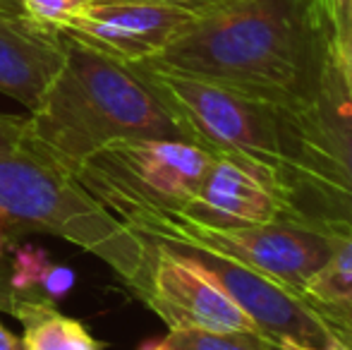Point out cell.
<instances>
[{"mask_svg":"<svg viewBox=\"0 0 352 350\" xmlns=\"http://www.w3.org/2000/svg\"><path fill=\"white\" fill-rule=\"evenodd\" d=\"M324 350H350V346L343 341V338H338L333 331H331V338H329V343H326Z\"/></svg>","mask_w":352,"mask_h":350,"instance_id":"484cf974","label":"cell"},{"mask_svg":"<svg viewBox=\"0 0 352 350\" xmlns=\"http://www.w3.org/2000/svg\"><path fill=\"white\" fill-rule=\"evenodd\" d=\"M0 226L46 230L106 262L132 285L146 240L101 204L77 175L32 146L0 154Z\"/></svg>","mask_w":352,"mask_h":350,"instance_id":"3957f363","label":"cell"},{"mask_svg":"<svg viewBox=\"0 0 352 350\" xmlns=\"http://www.w3.org/2000/svg\"><path fill=\"white\" fill-rule=\"evenodd\" d=\"M314 226L326 233L331 250L326 262L302 285L300 295L326 307L352 305V221H319Z\"/></svg>","mask_w":352,"mask_h":350,"instance_id":"5bb4252c","label":"cell"},{"mask_svg":"<svg viewBox=\"0 0 352 350\" xmlns=\"http://www.w3.org/2000/svg\"><path fill=\"white\" fill-rule=\"evenodd\" d=\"M146 3L173 5V8L190 10V12H197V14H206V12H213V10L226 8V5L237 3V0H146Z\"/></svg>","mask_w":352,"mask_h":350,"instance_id":"7402d4cb","label":"cell"},{"mask_svg":"<svg viewBox=\"0 0 352 350\" xmlns=\"http://www.w3.org/2000/svg\"><path fill=\"white\" fill-rule=\"evenodd\" d=\"M0 350H24L22 341H19V338H14L12 331H10V329H5L3 324H0Z\"/></svg>","mask_w":352,"mask_h":350,"instance_id":"cb8c5ba5","label":"cell"},{"mask_svg":"<svg viewBox=\"0 0 352 350\" xmlns=\"http://www.w3.org/2000/svg\"><path fill=\"white\" fill-rule=\"evenodd\" d=\"M329 24L331 43L352 82V0H319Z\"/></svg>","mask_w":352,"mask_h":350,"instance_id":"e0dca14e","label":"cell"},{"mask_svg":"<svg viewBox=\"0 0 352 350\" xmlns=\"http://www.w3.org/2000/svg\"><path fill=\"white\" fill-rule=\"evenodd\" d=\"M65 63L29 113L27 146L77 173L98 149L125 140H190L140 63H125L63 34Z\"/></svg>","mask_w":352,"mask_h":350,"instance_id":"7a4b0ae2","label":"cell"},{"mask_svg":"<svg viewBox=\"0 0 352 350\" xmlns=\"http://www.w3.org/2000/svg\"><path fill=\"white\" fill-rule=\"evenodd\" d=\"M197 12L146 0H94L60 34L125 63H148L161 56Z\"/></svg>","mask_w":352,"mask_h":350,"instance_id":"30bf717a","label":"cell"},{"mask_svg":"<svg viewBox=\"0 0 352 350\" xmlns=\"http://www.w3.org/2000/svg\"><path fill=\"white\" fill-rule=\"evenodd\" d=\"M314 312L324 319L329 327L340 329V331L352 333V305H338V307H326V305L311 303Z\"/></svg>","mask_w":352,"mask_h":350,"instance_id":"44dd1931","label":"cell"},{"mask_svg":"<svg viewBox=\"0 0 352 350\" xmlns=\"http://www.w3.org/2000/svg\"><path fill=\"white\" fill-rule=\"evenodd\" d=\"M144 240H146V259L130 288L151 312L158 314L168 331L209 329V331L261 333L256 324L190 259L163 243L151 238Z\"/></svg>","mask_w":352,"mask_h":350,"instance_id":"9c48e42d","label":"cell"},{"mask_svg":"<svg viewBox=\"0 0 352 350\" xmlns=\"http://www.w3.org/2000/svg\"><path fill=\"white\" fill-rule=\"evenodd\" d=\"M53 266L51 254L36 245H22L14 250L12 269H10V288L14 295H36L43 276Z\"/></svg>","mask_w":352,"mask_h":350,"instance_id":"2e32d148","label":"cell"},{"mask_svg":"<svg viewBox=\"0 0 352 350\" xmlns=\"http://www.w3.org/2000/svg\"><path fill=\"white\" fill-rule=\"evenodd\" d=\"M213 156L185 140H125L98 149L74 175L125 223L142 211H180Z\"/></svg>","mask_w":352,"mask_h":350,"instance_id":"52a82bcc","label":"cell"},{"mask_svg":"<svg viewBox=\"0 0 352 350\" xmlns=\"http://www.w3.org/2000/svg\"><path fill=\"white\" fill-rule=\"evenodd\" d=\"M27 122L29 118L0 113V154H12L27 146Z\"/></svg>","mask_w":352,"mask_h":350,"instance_id":"ffe728a7","label":"cell"},{"mask_svg":"<svg viewBox=\"0 0 352 350\" xmlns=\"http://www.w3.org/2000/svg\"><path fill=\"white\" fill-rule=\"evenodd\" d=\"M137 350H278L261 333L209 331V329H177L166 338L144 341Z\"/></svg>","mask_w":352,"mask_h":350,"instance_id":"9a60e30c","label":"cell"},{"mask_svg":"<svg viewBox=\"0 0 352 350\" xmlns=\"http://www.w3.org/2000/svg\"><path fill=\"white\" fill-rule=\"evenodd\" d=\"M22 12L29 19L48 27L53 32H63L77 14H82L94 0H19Z\"/></svg>","mask_w":352,"mask_h":350,"instance_id":"ac0fdd59","label":"cell"},{"mask_svg":"<svg viewBox=\"0 0 352 350\" xmlns=\"http://www.w3.org/2000/svg\"><path fill=\"white\" fill-rule=\"evenodd\" d=\"M195 144L252 166L285 197L283 108L237 89L140 63ZM287 199V197H285Z\"/></svg>","mask_w":352,"mask_h":350,"instance_id":"5b68a950","label":"cell"},{"mask_svg":"<svg viewBox=\"0 0 352 350\" xmlns=\"http://www.w3.org/2000/svg\"><path fill=\"white\" fill-rule=\"evenodd\" d=\"M65 63L60 32L27 14L0 12V94L36 111Z\"/></svg>","mask_w":352,"mask_h":350,"instance_id":"7c38bea8","label":"cell"},{"mask_svg":"<svg viewBox=\"0 0 352 350\" xmlns=\"http://www.w3.org/2000/svg\"><path fill=\"white\" fill-rule=\"evenodd\" d=\"M5 245H8V238H5V233H3V226H0V259H3Z\"/></svg>","mask_w":352,"mask_h":350,"instance_id":"83f0119b","label":"cell"},{"mask_svg":"<svg viewBox=\"0 0 352 350\" xmlns=\"http://www.w3.org/2000/svg\"><path fill=\"white\" fill-rule=\"evenodd\" d=\"M72 288H74V271L70 266L53 264L51 269H48V274L43 276L36 295L38 298H46L48 303H58V300L67 298V293H70Z\"/></svg>","mask_w":352,"mask_h":350,"instance_id":"d6986e66","label":"cell"},{"mask_svg":"<svg viewBox=\"0 0 352 350\" xmlns=\"http://www.w3.org/2000/svg\"><path fill=\"white\" fill-rule=\"evenodd\" d=\"M326 48L319 0H237L199 14L148 63L285 108L311 91Z\"/></svg>","mask_w":352,"mask_h":350,"instance_id":"6da1fadb","label":"cell"},{"mask_svg":"<svg viewBox=\"0 0 352 350\" xmlns=\"http://www.w3.org/2000/svg\"><path fill=\"white\" fill-rule=\"evenodd\" d=\"M12 317L22 322L24 350H106V343L96 341L79 319L67 317L38 295H17Z\"/></svg>","mask_w":352,"mask_h":350,"instance_id":"4fadbf2b","label":"cell"},{"mask_svg":"<svg viewBox=\"0 0 352 350\" xmlns=\"http://www.w3.org/2000/svg\"><path fill=\"white\" fill-rule=\"evenodd\" d=\"M283 125L292 221H352V82L331 34L314 87L283 108Z\"/></svg>","mask_w":352,"mask_h":350,"instance_id":"277c9868","label":"cell"},{"mask_svg":"<svg viewBox=\"0 0 352 350\" xmlns=\"http://www.w3.org/2000/svg\"><path fill=\"white\" fill-rule=\"evenodd\" d=\"M175 214L216 228L292 219L287 199L252 166L216 154L192 199Z\"/></svg>","mask_w":352,"mask_h":350,"instance_id":"8fae6325","label":"cell"},{"mask_svg":"<svg viewBox=\"0 0 352 350\" xmlns=\"http://www.w3.org/2000/svg\"><path fill=\"white\" fill-rule=\"evenodd\" d=\"M137 235L177 248L201 250L230 259L300 293L329 257L331 243L321 228L283 219L271 223L216 228L175 211H142L125 221Z\"/></svg>","mask_w":352,"mask_h":350,"instance_id":"8992f818","label":"cell"},{"mask_svg":"<svg viewBox=\"0 0 352 350\" xmlns=\"http://www.w3.org/2000/svg\"><path fill=\"white\" fill-rule=\"evenodd\" d=\"M0 12H17V14H24L22 12V3H19V0H0Z\"/></svg>","mask_w":352,"mask_h":350,"instance_id":"d4e9b609","label":"cell"},{"mask_svg":"<svg viewBox=\"0 0 352 350\" xmlns=\"http://www.w3.org/2000/svg\"><path fill=\"white\" fill-rule=\"evenodd\" d=\"M158 243V240H156ZM166 245V243H163ZM211 278L278 350H324L331 329L297 290L201 250L168 245Z\"/></svg>","mask_w":352,"mask_h":350,"instance_id":"ba28073f","label":"cell"},{"mask_svg":"<svg viewBox=\"0 0 352 350\" xmlns=\"http://www.w3.org/2000/svg\"><path fill=\"white\" fill-rule=\"evenodd\" d=\"M14 300H17V295L10 288V276H5L3 271H0V309L10 314L14 307Z\"/></svg>","mask_w":352,"mask_h":350,"instance_id":"603a6c76","label":"cell"},{"mask_svg":"<svg viewBox=\"0 0 352 350\" xmlns=\"http://www.w3.org/2000/svg\"><path fill=\"white\" fill-rule=\"evenodd\" d=\"M324 324H326V322H324ZM326 327H329V324H326ZM329 329H331V331H333L338 338H343V341L348 343L350 350H352V333H348V331H340V329H333V327H329Z\"/></svg>","mask_w":352,"mask_h":350,"instance_id":"4316f807","label":"cell"}]
</instances>
